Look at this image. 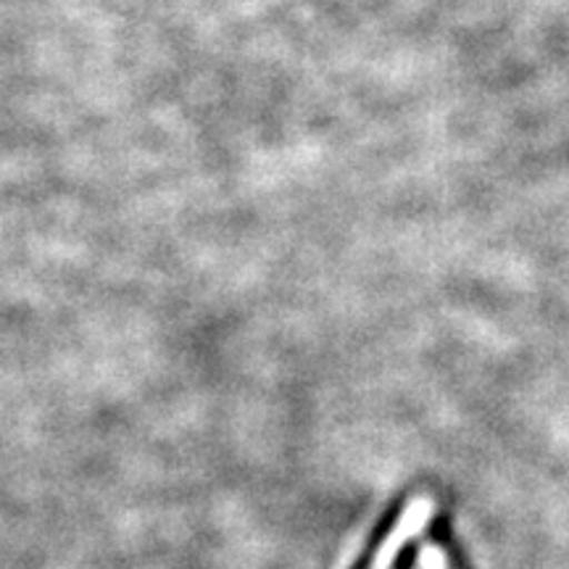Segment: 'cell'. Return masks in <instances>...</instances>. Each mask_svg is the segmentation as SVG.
Listing matches in <instances>:
<instances>
[{
  "mask_svg": "<svg viewBox=\"0 0 569 569\" xmlns=\"http://www.w3.org/2000/svg\"><path fill=\"white\" fill-rule=\"evenodd\" d=\"M432 515H436V503H432V498H427V496L415 498V501L409 503V509L403 511V517L398 519L396 530L390 532V536L386 538V543H382L380 551H377L372 569H388L390 565H393L398 551H401L403 546H407L409 540L417 536V532H422L427 528V522H430Z\"/></svg>",
  "mask_w": 569,
  "mask_h": 569,
  "instance_id": "6da1fadb",
  "label": "cell"
}]
</instances>
